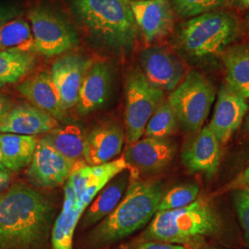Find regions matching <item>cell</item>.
Returning <instances> with one entry per match:
<instances>
[{"label": "cell", "instance_id": "11", "mask_svg": "<svg viewBox=\"0 0 249 249\" xmlns=\"http://www.w3.org/2000/svg\"><path fill=\"white\" fill-rule=\"evenodd\" d=\"M126 169L131 168L124 157H121L104 164L82 166L73 170L69 179L80 207L85 211L100 191L113 178Z\"/></svg>", "mask_w": 249, "mask_h": 249}, {"label": "cell", "instance_id": "42", "mask_svg": "<svg viewBox=\"0 0 249 249\" xmlns=\"http://www.w3.org/2000/svg\"></svg>", "mask_w": 249, "mask_h": 249}, {"label": "cell", "instance_id": "37", "mask_svg": "<svg viewBox=\"0 0 249 249\" xmlns=\"http://www.w3.org/2000/svg\"><path fill=\"white\" fill-rule=\"evenodd\" d=\"M0 169L3 170V171H7V172H9V170H8V167H7L6 161H5V160H4V157H3V155H2L1 150H0Z\"/></svg>", "mask_w": 249, "mask_h": 249}, {"label": "cell", "instance_id": "21", "mask_svg": "<svg viewBox=\"0 0 249 249\" xmlns=\"http://www.w3.org/2000/svg\"><path fill=\"white\" fill-rule=\"evenodd\" d=\"M132 172L133 170H124L100 191L98 196L93 199L83 213V227H89L103 221L116 209L129 186Z\"/></svg>", "mask_w": 249, "mask_h": 249}, {"label": "cell", "instance_id": "25", "mask_svg": "<svg viewBox=\"0 0 249 249\" xmlns=\"http://www.w3.org/2000/svg\"><path fill=\"white\" fill-rule=\"evenodd\" d=\"M43 139L56 151L74 162L84 158L86 135L78 124L58 125L46 134Z\"/></svg>", "mask_w": 249, "mask_h": 249}, {"label": "cell", "instance_id": "4", "mask_svg": "<svg viewBox=\"0 0 249 249\" xmlns=\"http://www.w3.org/2000/svg\"><path fill=\"white\" fill-rule=\"evenodd\" d=\"M219 226L220 219L213 206L201 197L184 208L157 212L143 232L142 239L188 244L213 235Z\"/></svg>", "mask_w": 249, "mask_h": 249}, {"label": "cell", "instance_id": "31", "mask_svg": "<svg viewBox=\"0 0 249 249\" xmlns=\"http://www.w3.org/2000/svg\"><path fill=\"white\" fill-rule=\"evenodd\" d=\"M231 198L246 240L249 246V187L234 189Z\"/></svg>", "mask_w": 249, "mask_h": 249}, {"label": "cell", "instance_id": "27", "mask_svg": "<svg viewBox=\"0 0 249 249\" xmlns=\"http://www.w3.org/2000/svg\"><path fill=\"white\" fill-rule=\"evenodd\" d=\"M33 36L30 23L17 18L0 26V51L23 50L32 52Z\"/></svg>", "mask_w": 249, "mask_h": 249}, {"label": "cell", "instance_id": "35", "mask_svg": "<svg viewBox=\"0 0 249 249\" xmlns=\"http://www.w3.org/2000/svg\"><path fill=\"white\" fill-rule=\"evenodd\" d=\"M230 188L236 189L241 187H249V166L244 170L240 175L229 185Z\"/></svg>", "mask_w": 249, "mask_h": 249}, {"label": "cell", "instance_id": "26", "mask_svg": "<svg viewBox=\"0 0 249 249\" xmlns=\"http://www.w3.org/2000/svg\"><path fill=\"white\" fill-rule=\"evenodd\" d=\"M36 53L23 50L0 51V88L17 83L36 67Z\"/></svg>", "mask_w": 249, "mask_h": 249}, {"label": "cell", "instance_id": "5", "mask_svg": "<svg viewBox=\"0 0 249 249\" xmlns=\"http://www.w3.org/2000/svg\"><path fill=\"white\" fill-rule=\"evenodd\" d=\"M239 35V23L232 14L216 10L188 18L178 29L177 44L181 53L203 60L225 52Z\"/></svg>", "mask_w": 249, "mask_h": 249}, {"label": "cell", "instance_id": "17", "mask_svg": "<svg viewBox=\"0 0 249 249\" xmlns=\"http://www.w3.org/2000/svg\"><path fill=\"white\" fill-rule=\"evenodd\" d=\"M112 86V70L107 61L92 63L82 81L77 112L87 116L104 107L108 100Z\"/></svg>", "mask_w": 249, "mask_h": 249}, {"label": "cell", "instance_id": "39", "mask_svg": "<svg viewBox=\"0 0 249 249\" xmlns=\"http://www.w3.org/2000/svg\"><path fill=\"white\" fill-rule=\"evenodd\" d=\"M241 2L243 3V4H245V5H248L249 6V0H240Z\"/></svg>", "mask_w": 249, "mask_h": 249}, {"label": "cell", "instance_id": "28", "mask_svg": "<svg viewBox=\"0 0 249 249\" xmlns=\"http://www.w3.org/2000/svg\"><path fill=\"white\" fill-rule=\"evenodd\" d=\"M178 125L177 115L168 101H163L146 125L144 134L149 138L166 139L175 133Z\"/></svg>", "mask_w": 249, "mask_h": 249}, {"label": "cell", "instance_id": "36", "mask_svg": "<svg viewBox=\"0 0 249 249\" xmlns=\"http://www.w3.org/2000/svg\"><path fill=\"white\" fill-rule=\"evenodd\" d=\"M10 175L9 172L0 169V191L9 186Z\"/></svg>", "mask_w": 249, "mask_h": 249}, {"label": "cell", "instance_id": "20", "mask_svg": "<svg viewBox=\"0 0 249 249\" xmlns=\"http://www.w3.org/2000/svg\"><path fill=\"white\" fill-rule=\"evenodd\" d=\"M59 125L53 116L29 105L13 107L0 125V133L37 136L47 134Z\"/></svg>", "mask_w": 249, "mask_h": 249}, {"label": "cell", "instance_id": "32", "mask_svg": "<svg viewBox=\"0 0 249 249\" xmlns=\"http://www.w3.org/2000/svg\"><path fill=\"white\" fill-rule=\"evenodd\" d=\"M21 15L20 9L12 6L0 5V26L12 19L19 18Z\"/></svg>", "mask_w": 249, "mask_h": 249}, {"label": "cell", "instance_id": "30", "mask_svg": "<svg viewBox=\"0 0 249 249\" xmlns=\"http://www.w3.org/2000/svg\"><path fill=\"white\" fill-rule=\"evenodd\" d=\"M198 194L199 186L197 184L191 183L174 187L161 197L158 212L187 207L196 201Z\"/></svg>", "mask_w": 249, "mask_h": 249}, {"label": "cell", "instance_id": "38", "mask_svg": "<svg viewBox=\"0 0 249 249\" xmlns=\"http://www.w3.org/2000/svg\"><path fill=\"white\" fill-rule=\"evenodd\" d=\"M245 127H246V129L249 131V114H248V116H247V119H246V123H245Z\"/></svg>", "mask_w": 249, "mask_h": 249}, {"label": "cell", "instance_id": "40", "mask_svg": "<svg viewBox=\"0 0 249 249\" xmlns=\"http://www.w3.org/2000/svg\"><path fill=\"white\" fill-rule=\"evenodd\" d=\"M130 2H136V1H143V0H129Z\"/></svg>", "mask_w": 249, "mask_h": 249}, {"label": "cell", "instance_id": "9", "mask_svg": "<svg viewBox=\"0 0 249 249\" xmlns=\"http://www.w3.org/2000/svg\"><path fill=\"white\" fill-rule=\"evenodd\" d=\"M141 70L151 85L162 91L174 90L186 77V65L177 53L160 45L140 53Z\"/></svg>", "mask_w": 249, "mask_h": 249}, {"label": "cell", "instance_id": "19", "mask_svg": "<svg viewBox=\"0 0 249 249\" xmlns=\"http://www.w3.org/2000/svg\"><path fill=\"white\" fill-rule=\"evenodd\" d=\"M124 129L117 123H106L94 127L86 135L84 159L89 165L109 162L123 148Z\"/></svg>", "mask_w": 249, "mask_h": 249}, {"label": "cell", "instance_id": "10", "mask_svg": "<svg viewBox=\"0 0 249 249\" xmlns=\"http://www.w3.org/2000/svg\"><path fill=\"white\" fill-rule=\"evenodd\" d=\"M74 164L42 138L29 165L28 177L39 187H57L70 178Z\"/></svg>", "mask_w": 249, "mask_h": 249}, {"label": "cell", "instance_id": "3", "mask_svg": "<svg viewBox=\"0 0 249 249\" xmlns=\"http://www.w3.org/2000/svg\"><path fill=\"white\" fill-rule=\"evenodd\" d=\"M73 15L89 37L113 51H128L138 27L129 0H72Z\"/></svg>", "mask_w": 249, "mask_h": 249}, {"label": "cell", "instance_id": "33", "mask_svg": "<svg viewBox=\"0 0 249 249\" xmlns=\"http://www.w3.org/2000/svg\"><path fill=\"white\" fill-rule=\"evenodd\" d=\"M135 249H187L186 247L170 244L163 242H156V241H145L144 243L140 244Z\"/></svg>", "mask_w": 249, "mask_h": 249}, {"label": "cell", "instance_id": "18", "mask_svg": "<svg viewBox=\"0 0 249 249\" xmlns=\"http://www.w3.org/2000/svg\"><path fill=\"white\" fill-rule=\"evenodd\" d=\"M17 89L34 107L49 114L57 121L67 116L59 90L50 72H39L19 83Z\"/></svg>", "mask_w": 249, "mask_h": 249}, {"label": "cell", "instance_id": "12", "mask_svg": "<svg viewBox=\"0 0 249 249\" xmlns=\"http://www.w3.org/2000/svg\"><path fill=\"white\" fill-rule=\"evenodd\" d=\"M177 146L168 138L146 137L130 143L124 151V159L133 170L145 174H155L166 168L174 159Z\"/></svg>", "mask_w": 249, "mask_h": 249}, {"label": "cell", "instance_id": "8", "mask_svg": "<svg viewBox=\"0 0 249 249\" xmlns=\"http://www.w3.org/2000/svg\"><path fill=\"white\" fill-rule=\"evenodd\" d=\"M124 89L125 137L130 144L142 137L151 116L164 101V91L153 87L140 67L128 73Z\"/></svg>", "mask_w": 249, "mask_h": 249}, {"label": "cell", "instance_id": "24", "mask_svg": "<svg viewBox=\"0 0 249 249\" xmlns=\"http://www.w3.org/2000/svg\"><path fill=\"white\" fill-rule=\"evenodd\" d=\"M38 141L36 136L0 133V150L8 170L17 172L30 165Z\"/></svg>", "mask_w": 249, "mask_h": 249}, {"label": "cell", "instance_id": "29", "mask_svg": "<svg viewBox=\"0 0 249 249\" xmlns=\"http://www.w3.org/2000/svg\"><path fill=\"white\" fill-rule=\"evenodd\" d=\"M175 13L181 18H190L207 12L221 10L231 0H169Z\"/></svg>", "mask_w": 249, "mask_h": 249}, {"label": "cell", "instance_id": "1", "mask_svg": "<svg viewBox=\"0 0 249 249\" xmlns=\"http://www.w3.org/2000/svg\"><path fill=\"white\" fill-rule=\"evenodd\" d=\"M53 213L50 199L25 184H15L0 193V249L39 248Z\"/></svg>", "mask_w": 249, "mask_h": 249}, {"label": "cell", "instance_id": "14", "mask_svg": "<svg viewBox=\"0 0 249 249\" xmlns=\"http://www.w3.org/2000/svg\"><path fill=\"white\" fill-rule=\"evenodd\" d=\"M249 108L247 99L227 84L222 86L218 93L213 119L208 125L219 142L225 144L229 142L232 134L240 126Z\"/></svg>", "mask_w": 249, "mask_h": 249}, {"label": "cell", "instance_id": "13", "mask_svg": "<svg viewBox=\"0 0 249 249\" xmlns=\"http://www.w3.org/2000/svg\"><path fill=\"white\" fill-rule=\"evenodd\" d=\"M138 29L147 43L168 36L175 24V11L169 0L130 2Z\"/></svg>", "mask_w": 249, "mask_h": 249}, {"label": "cell", "instance_id": "7", "mask_svg": "<svg viewBox=\"0 0 249 249\" xmlns=\"http://www.w3.org/2000/svg\"><path fill=\"white\" fill-rule=\"evenodd\" d=\"M28 18L33 36V53L52 57L79 45L75 28L53 9L45 6L34 7L29 10Z\"/></svg>", "mask_w": 249, "mask_h": 249}, {"label": "cell", "instance_id": "22", "mask_svg": "<svg viewBox=\"0 0 249 249\" xmlns=\"http://www.w3.org/2000/svg\"><path fill=\"white\" fill-rule=\"evenodd\" d=\"M84 212L78 201L71 182L68 178L62 210L52 230V249H73L74 232Z\"/></svg>", "mask_w": 249, "mask_h": 249}, {"label": "cell", "instance_id": "16", "mask_svg": "<svg viewBox=\"0 0 249 249\" xmlns=\"http://www.w3.org/2000/svg\"><path fill=\"white\" fill-rule=\"evenodd\" d=\"M221 143L207 125L199 129L196 137L182 151V163L190 174L201 173L212 178L221 162Z\"/></svg>", "mask_w": 249, "mask_h": 249}, {"label": "cell", "instance_id": "41", "mask_svg": "<svg viewBox=\"0 0 249 249\" xmlns=\"http://www.w3.org/2000/svg\"><path fill=\"white\" fill-rule=\"evenodd\" d=\"M248 27H249V18H248Z\"/></svg>", "mask_w": 249, "mask_h": 249}, {"label": "cell", "instance_id": "34", "mask_svg": "<svg viewBox=\"0 0 249 249\" xmlns=\"http://www.w3.org/2000/svg\"><path fill=\"white\" fill-rule=\"evenodd\" d=\"M12 108H13L12 101L9 97L3 94H0V125L4 122V120L6 119V117L8 116Z\"/></svg>", "mask_w": 249, "mask_h": 249}, {"label": "cell", "instance_id": "6", "mask_svg": "<svg viewBox=\"0 0 249 249\" xmlns=\"http://www.w3.org/2000/svg\"><path fill=\"white\" fill-rule=\"evenodd\" d=\"M215 88L204 75L190 71L168 97L178 123L189 131L201 129L215 100Z\"/></svg>", "mask_w": 249, "mask_h": 249}, {"label": "cell", "instance_id": "2", "mask_svg": "<svg viewBox=\"0 0 249 249\" xmlns=\"http://www.w3.org/2000/svg\"><path fill=\"white\" fill-rule=\"evenodd\" d=\"M163 193L160 181L133 180L116 209L90 232L91 245L107 246L142 229L158 212Z\"/></svg>", "mask_w": 249, "mask_h": 249}, {"label": "cell", "instance_id": "15", "mask_svg": "<svg viewBox=\"0 0 249 249\" xmlns=\"http://www.w3.org/2000/svg\"><path fill=\"white\" fill-rule=\"evenodd\" d=\"M92 63L77 53H68L53 63L50 73L67 111L76 107L82 81Z\"/></svg>", "mask_w": 249, "mask_h": 249}, {"label": "cell", "instance_id": "23", "mask_svg": "<svg viewBox=\"0 0 249 249\" xmlns=\"http://www.w3.org/2000/svg\"><path fill=\"white\" fill-rule=\"evenodd\" d=\"M227 85L249 99V44L231 45L223 54Z\"/></svg>", "mask_w": 249, "mask_h": 249}]
</instances>
